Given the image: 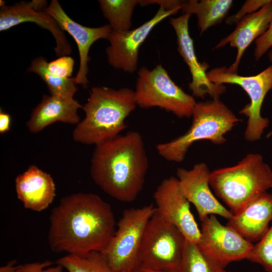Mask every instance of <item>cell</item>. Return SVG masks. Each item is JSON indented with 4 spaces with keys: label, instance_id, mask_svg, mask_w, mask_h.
<instances>
[{
    "label": "cell",
    "instance_id": "1",
    "mask_svg": "<svg viewBox=\"0 0 272 272\" xmlns=\"http://www.w3.org/2000/svg\"><path fill=\"white\" fill-rule=\"evenodd\" d=\"M49 222L50 250L79 256L102 252L116 230L111 206L98 195L90 192L62 197L52 209Z\"/></svg>",
    "mask_w": 272,
    "mask_h": 272
},
{
    "label": "cell",
    "instance_id": "2",
    "mask_svg": "<svg viewBox=\"0 0 272 272\" xmlns=\"http://www.w3.org/2000/svg\"><path fill=\"white\" fill-rule=\"evenodd\" d=\"M145 148L137 131L95 145L90 167L94 183L117 200L134 201L143 188L149 169Z\"/></svg>",
    "mask_w": 272,
    "mask_h": 272
},
{
    "label": "cell",
    "instance_id": "3",
    "mask_svg": "<svg viewBox=\"0 0 272 272\" xmlns=\"http://www.w3.org/2000/svg\"><path fill=\"white\" fill-rule=\"evenodd\" d=\"M137 106L130 88L92 87L82 107L85 117L73 131L74 140L95 146L115 138L126 128L125 120Z\"/></svg>",
    "mask_w": 272,
    "mask_h": 272
},
{
    "label": "cell",
    "instance_id": "4",
    "mask_svg": "<svg viewBox=\"0 0 272 272\" xmlns=\"http://www.w3.org/2000/svg\"><path fill=\"white\" fill-rule=\"evenodd\" d=\"M209 183L234 214L272 188V170L261 155L249 153L234 166L211 172Z\"/></svg>",
    "mask_w": 272,
    "mask_h": 272
},
{
    "label": "cell",
    "instance_id": "5",
    "mask_svg": "<svg viewBox=\"0 0 272 272\" xmlns=\"http://www.w3.org/2000/svg\"><path fill=\"white\" fill-rule=\"evenodd\" d=\"M191 116V124L185 133L157 145L158 153L166 160L182 162L189 148L198 141L224 144V135L240 120L219 98L196 102Z\"/></svg>",
    "mask_w": 272,
    "mask_h": 272
},
{
    "label": "cell",
    "instance_id": "6",
    "mask_svg": "<svg viewBox=\"0 0 272 272\" xmlns=\"http://www.w3.org/2000/svg\"><path fill=\"white\" fill-rule=\"evenodd\" d=\"M155 211L152 203L124 210L114 235L101 252L114 271L132 272L140 265L139 252L143 235Z\"/></svg>",
    "mask_w": 272,
    "mask_h": 272
},
{
    "label": "cell",
    "instance_id": "7",
    "mask_svg": "<svg viewBox=\"0 0 272 272\" xmlns=\"http://www.w3.org/2000/svg\"><path fill=\"white\" fill-rule=\"evenodd\" d=\"M138 75L134 91L137 106L158 107L179 118L191 116L196 103L193 96L176 85L161 64L151 70L142 66Z\"/></svg>",
    "mask_w": 272,
    "mask_h": 272
},
{
    "label": "cell",
    "instance_id": "8",
    "mask_svg": "<svg viewBox=\"0 0 272 272\" xmlns=\"http://www.w3.org/2000/svg\"><path fill=\"white\" fill-rule=\"evenodd\" d=\"M185 241L182 233L155 211L143 235L139 252L140 264L153 270H179Z\"/></svg>",
    "mask_w": 272,
    "mask_h": 272
},
{
    "label": "cell",
    "instance_id": "9",
    "mask_svg": "<svg viewBox=\"0 0 272 272\" xmlns=\"http://www.w3.org/2000/svg\"><path fill=\"white\" fill-rule=\"evenodd\" d=\"M207 74L210 81L215 84L238 85L247 93L250 103L239 111L248 117L244 138L249 142L260 139L269 122L260 112L264 97L272 88V65L259 74L249 77L231 73L226 66L215 67Z\"/></svg>",
    "mask_w": 272,
    "mask_h": 272
},
{
    "label": "cell",
    "instance_id": "10",
    "mask_svg": "<svg viewBox=\"0 0 272 272\" xmlns=\"http://www.w3.org/2000/svg\"><path fill=\"white\" fill-rule=\"evenodd\" d=\"M196 244L202 254L218 266L225 268L231 262L247 259L253 246L236 231L220 223L215 215L201 221Z\"/></svg>",
    "mask_w": 272,
    "mask_h": 272
},
{
    "label": "cell",
    "instance_id": "11",
    "mask_svg": "<svg viewBox=\"0 0 272 272\" xmlns=\"http://www.w3.org/2000/svg\"><path fill=\"white\" fill-rule=\"evenodd\" d=\"M156 212L175 226L187 240L197 244L200 230L190 210L189 202L182 192L177 177L162 180L153 195Z\"/></svg>",
    "mask_w": 272,
    "mask_h": 272
},
{
    "label": "cell",
    "instance_id": "12",
    "mask_svg": "<svg viewBox=\"0 0 272 272\" xmlns=\"http://www.w3.org/2000/svg\"><path fill=\"white\" fill-rule=\"evenodd\" d=\"M180 10L168 11L160 7L150 20L133 30L116 32L112 31L106 49L108 63L114 68L133 73L137 69L140 47L155 26L166 17L175 15Z\"/></svg>",
    "mask_w": 272,
    "mask_h": 272
},
{
    "label": "cell",
    "instance_id": "13",
    "mask_svg": "<svg viewBox=\"0 0 272 272\" xmlns=\"http://www.w3.org/2000/svg\"><path fill=\"white\" fill-rule=\"evenodd\" d=\"M210 172L207 165L201 162L195 164L190 170L178 168L176 175L182 192L195 207L200 221L211 215L229 220L234 214L213 195L210 188Z\"/></svg>",
    "mask_w": 272,
    "mask_h": 272
},
{
    "label": "cell",
    "instance_id": "14",
    "mask_svg": "<svg viewBox=\"0 0 272 272\" xmlns=\"http://www.w3.org/2000/svg\"><path fill=\"white\" fill-rule=\"evenodd\" d=\"M190 15L183 14L177 18H171L170 23L173 27L176 35L177 49L187 64L192 77L189 88L192 96L203 99L207 95L213 99L219 98L225 93L226 88L224 84H215L210 81L207 70L209 65L199 62L195 53L193 41L190 36L188 20Z\"/></svg>",
    "mask_w": 272,
    "mask_h": 272
},
{
    "label": "cell",
    "instance_id": "15",
    "mask_svg": "<svg viewBox=\"0 0 272 272\" xmlns=\"http://www.w3.org/2000/svg\"><path fill=\"white\" fill-rule=\"evenodd\" d=\"M44 11L51 16L62 30L66 31L75 39L78 48L80 65L75 77L77 85L87 88L88 80V63L90 59L88 55L90 48L97 40L106 39L112 31L109 24L99 27L83 26L72 20L63 11L57 0H52Z\"/></svg>",
    "mask_w": 272,
    "mask_h": 272
},
{
    "label": "cell",
    "instance_id": "16",
    "mask_svg": "<svg viewBox=\"0 0 272 272\" xmlns=\"http://www.w3.org/2000/svg\"><path fill=\"white\" fill-rule=\"evenodd\" d=\"M24 22H33L49 31L53 36L56 46L54 50L57 56L69 55L72 47L64 31L57 22L44 10L34 9L30 2H22L12 6H4L0 11V31Z\"/></svg>",
    "mask_w": 272,
    "mask_h": 272
},
{
    "label": "cell",
    "instance_id": "17",
    "mask_svg": "<svg viewBox=\"0 0 272 272\" xmlns=\"http://www.w3.org/2000/svg\"><path fill=\"white\" fill-rule=\"evenodd\" d=\"M15 187L24 207L36 212L46 209L55 196V184L51 175L34 165L17 176Z\"/></svg>",
    "mask_w": 272,
    "mask_h": 272
},
{
    "label": "cell",
    "instance_id": "18",
    "mask_svg": "<svg viewBox=\"0 0 272 272\" xmlns=\"http://www.w3.org/2000/svg\"><path fill=\"white\" fill-rule=\"evenodd\" d=\"M272 19V1L258 11L244 17L237 22L233 31L221 40L214 49L229 44L237 48L235 60L228 68L231 73L237 74L238 66L246 48L267 30Z\"/></svg>",
    "mask_w": 272,
    "mask_h": 272
},
{
    "label": "cell",
    "instance_id": "19",
    "mask_svg": "<svg viewBox=\"0 0 272 272\" xmlns=\"http://www.w3.org/2000/svg\"><path fill=\"white\" fill-rule=\"evenodd\" d=\"M272 221V194L267 191L234 214L226 225L250 242L259 241Z\"/></svg>",
    "mask_w": 272,
    "mask_h": 272
},
{
    "label": "cell",
    "instance_id": "20",
    "mask_svg": "<svg viewBox=\"0 0 272 272\" xmlns=\"http://www.w3.org/2000/svg\"><path fill=\"white\" fill-rule=\"evenodd\" d=\"M82 107L74 98L44 95L41 102L33 110L26 122L27 127L30 132L37 133L57 121L77 124L80 120L78 110Z\"/></svg>",
    "mask_w": 272,
    "mask_h": 272
},
{
    "label": "cell",
    "instance_id": "21",
    "mask_svg": "<svg viewBox=\"0 0 272 272\" xmlns=\"http://www.w3.org/2000/svg\"><path fill=\"white\" fill-rule=\"evenodd\" d=\"M233 3L232 0H189L184 2L181 10L183 14L196 16L201 35L210 27L222 22Z\"/></svg>",
    "mask_w": 272,
    "mask_h": 272
},
{
    "label": "cell",
    "instance_id": "22",
    "mask_svg": "<svg viewBox=\"0 0 272 272\" xmlns=\"http://www.w3.org/2000/svg\"><path fill=\"white\" fill-rule=\"evenodd\" d=\"M46 58L40 56L34 58L27 70L28 72L34 73L45 82L50 95L66 99L74 98L78 90L75 78H60L51 74L47 67Z\"/></svg>",
    "mask_w": 272,
    "mask_h": 272
},
{
    "label": "cell",
    "instance_id": "23",
    "mask_svg": "<svg viewBox=\"0 0 272 272\" xmlns=\"http://www.w3.org/2000/svg\"><path fill=\"white\" fill-rule=\"evenodd\" d=\"M98 2L112 31L121 32L130 30L132 12L139 1L100 0Z\"/></svg>",
    "mask_w": 272,
    "mask_h": 272
},
{
    "label": "cell",
    "instance_id": "24",
    "mask_svg": "<svg viewBox=\"0 0 272 272\" xmlns=\"http://www.w3.org/2000/svg\"><path fill=\"white\" fill-rule=\"evenodd\" d=\"M55 263L68 272H116L109 266L101 253L96 251L84 256L66 254Z\"/></svg>",
    "mask_w": 272,
    "mask_h": 272
},
{
    "label": "cell",
    "instance_id": "25",
    "mask_svg": "<svg viewBox=\"0 0 272 272\" xmlns=\"http://www.w3.org/2000/svg\"><path fill=\"white\" fill-rule=\"evenodd\" d=\"M179 272H227L206 257L196 244L186 239Z\"/></svg>",
    "mask_w": 272,
    "mask_h": 272
},
{
    "label": "cell",
    "instance_id": "26",
    "mask_svg": "<svg viewBox=\"0 0 272 272\" xmlns=\"http://www.w3.org/2000/svg\"><path fill=\"white\" fill-rule=\"evenodd\" d=\"M271 222L260 240L253 245L247 258L261 265L267 272H272V221Z\"/></svg>",
    "mask_w": 272,
    "mask_h": 272
},
{
    "label": "cell",
    "instance_id": "27",
    "mask_svg": "<svg viewBox=\"0 0 272 272\" xmlns=\"http://www.w3.org/2000/svg\"><path fill=\"white\" fill-rule=\"evenodd\" d=\"M75 61L70 56L64 55L47 62L49 72L56 77L67 79L72 76Z\"/></svg>",
    "mask_w": 272,
    "mask_h": 272
},
{
    "label": "cell",
    "instance_id": "28",
    "mask_svg": "<svg viewBox=\"0 0 272 272\" xmlns=\"http://www.w3.org/2000/svg\"><path fill=\"white\" fill-rule=\"evenodd\" d=\"M271 0H247L246 1L239 11L235 15L228 17L225 20L227 24H236L244 17L258 11L267 4Z\"/></svg>",
    "mask_w": 272,
    "mask_h": 272
},
{
    "label": "cell",
    "instance_id": "29",
    "mask_svg": "<svg viewBox=\"0 0 272 272\" xmlns=\"http://www.w3.org/2000/svg\"><path fill=\"white\" fill-rule=\"evenodd\" d=\"M53 262L46 260L18 265V272H62L63 267L59 264L52 266Z\"/></svg>",
    "mask_w": 272,
    "mask_h": 272
},
{
    "label": "cell",
    "instance_id": "30",
    "mask_svg": "<svg viewBox=\"0 0 272 272\" xmlns=\"http://www.w3.org/2000/svg\"><path fill=\"white\" fill-rule=\"evenodd\" d=\"M254 56L258 60L272 47V19L266 31L255 41Z\"/></svg>",
    "mask_w": 272,
    "mask_h": 272
},
{
    "label": "cell",
    "instance_id": "31",
    "mask_svg": "<svg viewBox=\"0 0 272 272\" xmlns=\"http://www.w3.org/2000/svg\"><path fill=\"white\" fill-rule=\"evenodd\" d=\"M184 2L183 1L178 0H144L139 1V4L141 6L157 4L161 7L165 8L167 11H170L175 10H181Z\"/></svg>",
    "mask_w": 272,
    "mask_h": 272
},
{
    "label": "cell",
    "instance_id": "32",
    "mask_svg": "<svg viewBox=\"0 0 272 272\" xmlns=\"http://www.w3.org/2000/svg\"><path fill=\"white\" fill-rule=\"evenodd\" d=\"M11 116L2 111L0 112V133L3 134L8 131L10 129Z\"/></svg>",
    "mask_w": 272,
    "mask_h": 272
},
{
    "label": "cell",
    "instance_id": "33",
    "mask_svg": "<svg viewBox=\"0 0 272 272\" xmlns=\"http://www.w3.org/2000/svg\"><path fill=\"white\" fill-rule=\"evenodd\" d=\"M16 263L15 260L9 261L6 265L0 267V272H18V265Z\"/></svg>",
    "mask_w": 272,
    "mask_h": 272
},
{
    "label": "cell",
    "instance_id": "34",
    "mask_svg": "<svg viewBox=\"0 0 272 272\" xmlns=\"http://www.w3.org/2000/svg\"><path fill=\"white\" fill-rule=\"evenodd\" d=\"M132 272H179V270L174 271H166V270H158L147 268L141 265L140 264L137 266Z\"/></svg>",
    "mask_w": 272,
    "mask_h": 272
},
{
    "label": "cell",
    "instance_id": "35",
    "mask_svg": "<svg viewBox=\"0 0 272 272\" xmlns=\"http://www.w3.org/2000/svg\"><path fill=\"white\" fill-rule=\"evenodd\" d=\"M268 57L269 60L271 62V65H272V49H270L268 53ZM271 90V96H272V88Z\"/></svg>",
    "mask_w": 272,
    "mask_h": 272
}]
</instances>
